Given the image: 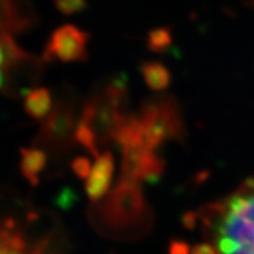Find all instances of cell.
I'll list each match as a JSON object with an SVG mask.
<instances>
[{"mask_svg": "<svg viewBox=\"0 0 254 254\" xmlns=\"http://www.w3.org/2000/svg\"><path fill=\"white\" fill-rule=\"evenodd\" d=\"M97 227L118 236L147 232L152 214L140 184L120 179L108 197L96 209Z\"/></svg>", "mask_w": 254, "mask_h": 254, "instance_id": "cell-1", "label": "cell"}, {"mask_svg": "<svg viewBox=\"0 0 254 254\" xmlns=\"http://www.w3.org/2000/svg\"><path fill=\"white\" fill-rule=\"evenodd\" d=\"M126 99V80L117 78L91 95L84 104L78 125L92 135L99 149L113 140L127 116L124 111Z\"/></svg>", "mask_w": 254, "mask_h": 254, "instance_id": "cell-2", "label": "cell"}, {"mask_svg": "<svg viewBox=\"0 0 254 254\" xmlns=\"http://www.w3.org/2000/svg\"><path fill=\"white\" fill-rule=\"evenodd\" d=\"M143 126L144 140L151 151H156L165 141L181 140L184 124L177 101L170 96H160L143 104L137 114Z\"/></svg>", "mask_w": 254, "mask_h": 254, "instance_id": "cell-3", "label": "cell"}, {"mask_svg": "<svg viewBox=\"0 0 254 254\" xmlns=\"http://www.w3.org/2000/svg\"><path fill=\"white\" fill-rule=\"evenodd\" d=\"M78 121L79 118L77 117L75 104L69 99H61L44 121L37 141L39 145L48 148L54 153L69 151L75 143L74 136Z\"/></svg>", "mask_w": 254, "mask_h": 254, "instance_id": "cell-4", "label": "cell"}, {"mask_svg": "<svg viewBox=\"0 0 254 254\" xmlns=\"http://www.w3.org/2000/svg\"><path fill=\"white\" fill-rule=\"evenodd\" d=\"M88 35L74 25H63L52 33L44 50V61L79 63L88 57Z\"/></svg>", "mask_w": 254, "mask_h": 254, "instance_id": "cell-5", "label": "cell"}, {"mask_svg": "<svg viewBox=\"0 0 254 254\" xmlns=\"http://www.w3.org/2000/svg\"><path fill=\"white\" fill-rule=\"evenodd\" d=\"M121 178L124 181L140 183H157L165 170V161L148 149L147 147H136L122 151Z\"/></svg>", "mask_w": 254, "mask_h": 254, "instance_id": "cell-6", "label": "cell"}, {"mask_svg": "<svg viewBox=\"0 0 254 254\" xmlns=\"http://www.w3.org/2000/svg\"><path fill=\"white\" fill-rule=\"evenodd\" d=\"M114 171V157L111 152L101 153L96 158L90 177L86 179V194L91 202H99L111 187Z\"/></svg>", "mask_w": 254, "mask_h": 254, "instance_id": "cell-7", "label": "cell"}, {"mask_svg": "<svg viewBox=\"0 0 254 254\" xmlns=\"http://www.w3.org/2000/svg\"><path fill=\"white\" fill-rule=\"evenodd\" d=\"M20 169L31 186L39 184V177L47 165V154L39 148H21Z\"/></svg>", "mask_w": 254, "mask_h": 254, "instance_id": "cell-8", "label": "cell"}, {"mask_svg": "<svg viewBox=\"0 0 254 254\" xmlns=\"http://www.w3.org/2000/svg\"><path fill=\"white\" fill-rule=\"evenodd\" d=\"M51 108H52V96L48 88H34L25 96V113L33 120L42 121L47 118L50 116Z\"/></svg>", "mask_w": 254, "mask_h": 254, "instance_id": "cell-9", "label": "cell"}, {"mask_svg": "<svg viewBox=\"0 0 254 254\" xmlns=\"http://www.w3.org/2000/svg\"><path fill=\"white\" fill-rule=\"evenodd\" d=\"M140 73L148 87L152 91H165L171 83V73L164 64L157 61H145L140 65Z\"/></svg>", "mask_w": 254, "mask_h": 254, "instance_id": "cell-10", "label": "cell"}, {"mask_svg": "<svg viewBox=\"0 0 254 254\" xmlns=\"http://www.w3.org/2000/svg\"><path fill=\"white\" fill-rule=\"evenodd\" d=\"M7 57L12 60L20 61L24 60L26 55L16 47V44L8 37H0V88L3 87L4 83V65L7 61Z\"/></svg>", "mask_w": 254, "mask_h": 254, "instance_id": "cell-11", "label": "cell"}, {"mask_svg": "<svg viewBox=\"0 0 254 254\" xmlns=\"http://www.w3.org/2000/svg\"><path fill=\"white\" fill-rule=\"evenodd\" d=\"M171 33L166 27H160L154 29L148 34V48L152 52L156 54H162L167 51L171 46Z\"/></svg>", "mask_w": 254, "mask_h": 254, "instance_id": "cell-12", "label": "cell"}, {"mask_svg": "<svg viewBox=\"0 0 254 254\" xmlns=\"http://www.w3.org/2000/svg\"><path fill=\"white\" fill-rule=\"evenodd\" d=\"M54 3L56 9L66 16L79 13L87 8L86 0H54Z\"/></svg>", "mask_w": 254, "mask_h": 254, "instance_id": "cell-13", "label": "cell"}, {"mask_svg": "<svg viewBox=\"0 0 254 254\" xmlns=\"http://www.w3.org/2000/svg\"><path fill=\"white\" fill-rule=\"evenodd\" d=\"M71 169L74 174L77 175L79 179H87L91 174V162L87 157H77L74 158L71 162Z\"/></svg>", "mask_w": 254, "mask_h": 254, "instance_id": "cell-14", "label": "cell"}, {"mask_svg": "<svg viewBox=\"0 0 254 254\" xmlns=\"http://www.w3.org/2000/svg\"><path fill=\"white\" fill-rule=\"evenodd\" d=\"M171 254H190V247L183 241H173L170 245Z\"/></svg>", "mask_w": 254, "mask_h": 254, "instance_id": "cell-15", "label": "cell"}, {"mask_svg": "<svg viewBox=\"0 0 254 254\" xmlns=\"http://www.w3.org/2000/svg\"><path fill=\"white\" fill-rule=\"evenodd\" d=\"M190 254H219L218 251L210 244H198L192 249Z\"/></svg>", "mask_w": 254, "mask_h": 254, "instance_id": "cell-16", "label": "cell"}, {"mask_svg": "<svg viewBox=\"0 0 254 254\" xmlns=\"http://www.w3.org/2000/svg\"><path fill=\"white\" fill-rule=\"evenodd\" d=\"M217 251L219 254H254L249 251H245V249L235 247H221L217 248Z\"/></svg>", "mask_w": 254, "mask_h": 254, "instance_id": "cell-17", "label": "cell"}, {"mask_svg": "<svg viewBox=\"0 0 254 254\" xmlns=\"http://www.w3.org/2000/svg\"><path fill=\"white\" fill-rule=\"evenodd\" d=\"M33 254H44V252H43V248H39V249H37V251L34 252Z\"/></svg>", "mask_w": 254, "mask_h": 254, "instance_id": "cell-18", "label": "cell"}, {"mask_svg": "<svg viewBox=\"0 0 254 254\" xmlns=\"http://www.w3.org/2000/svg\"><path fill=\"white\" fill-rule=\"evenodd\" d=\"M0 244H1V234H0Z\"/></svg>", "mask_w": 254, "mask_h": 254, "instance_id": "cell-19", "label": "cell"}]
</instances>
